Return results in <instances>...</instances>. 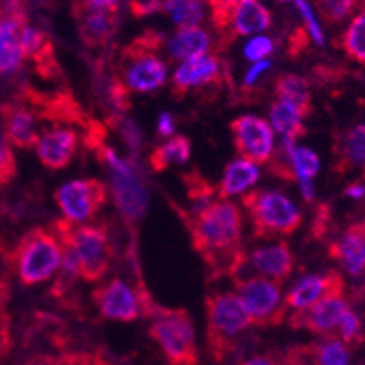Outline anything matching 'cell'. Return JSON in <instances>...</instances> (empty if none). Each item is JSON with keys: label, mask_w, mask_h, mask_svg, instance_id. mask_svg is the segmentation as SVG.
Instances as JSON below:
<instances>
[{"label": "cell", "mask_w": 365, "mask_h": 365, "mask_svg": "<svg viewBox=\"0 0 365 365\" xmlns=\"http://www.w3.org/2000/svg\"><path fill=\"white\" fill-rule=\"evenodd\" d=\"M190 234L194 250L203 257L212 278L236 276L247 263L241 247L243 217L236 203L228 200L212 201L197 212L179 210Z\"/></svg>", "instance_id": "cell-1"}, {"label": "cell", "mask_w": 365, "mask_h": 365, "mask_svg": "<svg viewBox=\"0 0 365 365\" xmlns=\"http://www.w3.org/2000/svg\"><path fill=\"white\" fill-rule=\"evenodd\" d=\"M51 232L73 256L84 282L96 283L103 279L113 259L112 241L106 225H75L68 220H55Z\"/></svg>", "instance_id": "cell-2"}, {"label": "cell", "mask_w": 365, "mask_h": 365, "mask_svg": "<svg viewBox=\"0 0 365 365\" xmlns=\"http://www.w3.org/2000/svg\"><path fill=\"white\" fill-rule=\"evenodd\" d=\"M165 38V35L155 29H146L123 48L113 73L128 88L130 93H150L165 84L166 64L159 57Z\"/></svg>", "instance_id": "cell-3"}, {"label": "cell", "mask_w": 365, "mask_h": 365, "mask_svg": "<svg viewBox=\"0 0 365 365\" xmlns=\"http://www.w3.org/2000/svg\"><path fill=\"white\" fill-rule=\"evenodd\" d=\"M63 262V245L51 228H31L9 254V263L24 287L44 283L55 276Z\"/></svg>", "instance_id": "cell-4"}, {"label": "cell", "mask_w": 365, "mask_h": 365, "mask_svg": "<svg viewBox=\"0 0 365 365\" xmlns=\"http://www.w3.org/2000/svg\"><path fill=\"white\" fill-rule=\"evenodd\" d=\"M205 311L208 351L214 360L223 361L252 322L236 292H212L205 299Z\"/></svg>", "instance_id": "cell-5"}, {"label": "cell", "mask_w": 365, "mask_h": 365, "mask_svg": "<svg viewBox=\"0 0 365 365\" xmlns=\"http://www.w3.org/2000/svg\"><path fill=\"white\" fill-rule=\"evenodd\" d=\"M241 205L249 214L252 236L257 240L291 236L303 221L299 208L278 190L256 188L241 197Z\"/></svg>", "instance_id": "cell-6"}, {"label": "cell", "mask_w": 365, "mask_h": 365, "mask_svg": "<svg viewBox=\"0 0 365 365\" xmlns=\"http://www.w3.org/2000/svg\"><path fill=\"white\" fill-rule=\"evenodd\" d=\"M148 331L170 365L200 364L194 324L188 311L158 307L155 314L152 316V325Z\"/></svg>", "instance_id": "cell-7"}, {"label": "cell", "mask_w": 365, "mask_h": 365, "mask_svg": "<svg viewBox=\"0 0 365 365\" xmlns=\"http://www.w3.org/2000/svg\"><path fill=\"white\" fill-rule=\"evenodd\" d=\"M93 154L110 170V178H112L110 190L120 214L130 223H137L145 216L146 205H148L146 187L137 174V168L132 163L120 159L115 154V150L108 145H103Z\"/></svg>", "instance_id": "cell-8"}, {"label": "cell", "mask_w": 365, "mask_h": 365, "mask_svg": "<svg viewBox=\"0 0 365 365\" xmlns=\"http://www.w3.org/2000/svg\"><path fill=\"white\" fill-rule=\"evenodd\" d=\"M236 294L240 296L252 325L257 327H274L283 324L287 316V305L282 299L278 283L270 282L263 276L234 279Z\"/></svg>", "instance_id": "cell-9"}, {"label": "cell", "mask_w": 365, "mask_h": 365, "mask_svg": "<svg viewBox=\"0 0 365 365\" xmlns=\"http://www.w3.org/2000/svg\"><path fill=\"white\" fill-rule=\"evenodd\" d=\"M108 194V187L99 179H75L57 188L53 197L64 220L84 223L96 217L97 212L106 205Z\"/></svg>", "instance_id": "cell-10"}, {"label": "cell", "mask_w": 365, "mask_h": 365, "mask_svg": "<svg viewBox=\"0 0 365 365\" xmlns=\"http://www.w3.org/2000/svg\"><path fill=\"white\" fill-rule=\"evenodd\" d=\"M232 143L240 159L267 165L274 152V130L270 123L256 115H240L230 123Z\"/></svg>", "instance_id": "cell-11"}, {"label": "cell", "mask_w": 365, "mask_h": 365, "mask_svg": "<svg viewBox=\"0 0 365 365\" xmlns=\"http://www.w3.org/2000/svg\"><path fill=\"white\" fill-rule=\"evenodd\" d=\"M21 101L35 113V117L51 120L57 126L79 125L84 128L90 123V117L83 112L77 99L66 90L57 93H42L31 86H26L21 93Z\"/></svg>", "instance_id": "cell-12"}, {"label": "cell", "mask_w": 365, "mask_h": 365, "mask_svg": "<svg viewBox=\"0 0 365 365\" xmlns=\"http://www.w3.org/2000/svg\"><path fill=\"white\" fill-rule=\"evenodd\" d=\"M227 77L225 63L217 55H201L179 64L172 77V96L175 99H185L190 91L217 90Z\"/></svg>", "instance_id": "cell-13"}, {"label": "cell", "mask_w": 365, "mask_h": 365, "mask_svg": "<svg viewBox=\"0 0 365 365\" xmlns=\"http://www.w3.org/2000/svg\"><path fill=\"white\" fill-rule=\"evenodd\" d=\"M91 299L106 319L133 322L141 316L139 294L128 283L119 278H113L112 282L97 287L96 291L91 292Z\"/></svg>", "instance_id": "cell-14"}, {"label": "cell", "mask_w": 365, "mask_h": 365, "mask_svg": "<svg viewBox=\"0 0 365 365\" xmlns=\"http://www.w3.org/2000/svg\"><path fill=\"white\" fill-rule=\"evenodd\" d=\"M345 282L338 270H329L325 274H314V276H305L299 282L294 283L291 291L285 296L287 309L302 311L307 309L319 299L331 298V296H344Z\"/></svg>", "instance_id": "cell-15"}, {"label": "cell", "mask_w": 365, "mask_h": 365, "mask_svg": "<svg viewBox=\"0 0 365 365\" xmlns=\"http://www.w3.org/2000/svg\"><path fill=\"white\" fill-rule=\"evenodd\" d=\"M347 309L344 296H331V298L319 299L311 307L296 311L289 318V325L292 329H303L319 336H332V332L338 329L341 316Z\"/></svg>", "instance_id": "cell-16"}, {"label": "cell", "mask_w": 365, "mask_h": 365, "mask_svg": "<svg viewBox=\"0 0 365 365\" xmlns=\"http://www.w3.org/2000/svg\"><path fill=\"white\" fill-rule=\"evenodd\" d=\"M37 155L42 166L48 170H64L77 155L79 148V135L68 126H55L53 130H46L38 135Z\"/></svg>", "instance_id": "cell-17"}, {"label": "cell", "mask_w": 365, "mask_h": 365, "mask_svg": "<svg viewBox=\"0 0 365 365\" xmlns=\"http://www.w3.org/2000/svg\"><path fill=\"white\" fill-rule=\"evenodd\" d=\"M2 135L11 146L35 148L38 141L35 113L22 103H4L0 106Z\"/></svg>", "instance_id": "cell-18"}, {"label": "cell", "mask_w": 365, "mask_h": 365, "mask_svg": "<svg viewBox=\"0 0 365 365\" xmlns=\"http://www.w3.org/2000/svg\"><path fill=\"white\" fill-rule=\"evenodd\" d=\"M327 254L351 276L365 272V221L349 225L336 241L329 243Z\"/></svg>", "instance_id": "cell-19"}, {"label": "cell", "mask_w": 365, "mask_h": 365, "mask_svg": "<svg viewBox=\"0 0 365 365\" xmlns=\"http://www.w3.org/2000/svg\"><path fill=\"white\" fill-rule=\"evenodd\" d=\"M247 262L252 269L262 274L263 278L278 283V285L291 278L292 270H294V254L287 241H278L276 245L256 249L247 256Z\"/></svg>", "instance_id": "cell-20"}, {"label": "cell", "mask_w": 365, "mask_h": 365, "mask_svg": "<svg viewBox=\"0 0 365 365\" xmlns=\"http://www.w3.org/2000/svg\"><path fill=\"white\" fill-rule=\"evenodd\" d=\"M75 17L79 22L81 41L91 50L106 44L113 37L117 26H119V17H117V13L112 11L75 8Z\"/></svg>", "instance_id": "cell-21"}, {"label": "cell", "mask_w": 365, "mask_h": 365, "mask_svg": "<svg viewBox=\"0 0 365 365\" xmlns=\"http://www.w3.org/2000/svg\"><path fill=\"white\" fill-rule=\"evenodd\" d=\"M356 168L365 179V123L344 132L334 145V172L347 175Z\"/></svg>", "instance_id": "cell-22"}, {"label": "cell", "mask_w": 365, "mask_h": 365, "mask_svg": "<svg viewBox=\"0 0 365 365\" xmlns=\"http://www.w3.org/2000/svg\"><path fill=\"white\" fill-rule=\"evenodd\" d=\"M272 26L269 9L259 0H240L234 8L230 29H228V44L236 37L262 34Z\"/></svg>", "instance_id": "cell-23"}, {"label": "cell", "mask_w": 365, "mask_h": 365, "mask_svg": "<svg viewBox=\"0 0 365 365\" xmlns=\"http://www.w3.org/2000/svg\"><path fill=\"white\" fill-rule=\"evenodd\" d=\"M274 96L278 97L276 101L291 106L302 119L311 115V112L314 110L311 84L307 79H303L296 73H279L274 79Z\"/></svg>", "instance_id": "cell-24"}, {"label": "cell", "mask_w": 365, "mask_h": 365, "mask_svg": "<svg viewBox=\"0 0 365 365\" xmlns=\"http://www.w3.org/2000/svg\"><path fill=\"white\" fill-rule=\"evenodd\" d=\"M210 35L201 26L178 28L172 41L168 42V57L174 63H185L190 58L207 55L210 50Z\"/></svg>", "instance_id": "cell-25"}, {"label": "cell", "mask_w": 365, "mask_h": 365, "mask_svg": "<svg viewBox=\"0 0 365 365\" xmlns=\"http://www.w3.org/2000/svg\"><path fill=\"white\" fill-rule=\"evenodd\" d=\"M28 26V21L2 17L0 15V75L17 71L22 64L21 31Z\"/></svg>", "instance_id": "cell-26"}, {"label": "cell", "mask_w": 365, "mask_h": 365, "mask_svg": "<svg viewBox=\"0 0 365 365\" xmlns=\"http://www.w3.org/2000/svg\"><path fill=\"white\" fill-rule=\"evenodd\" d=\"M257 179H259V168L254 163L245 161V159H234L225 166L223 178H221L216 192L220 200H228V197L254 187Z\"/></svg>", "instance_id": "cell-27"}, {"label": "cell", "mask_w": 365, "mask_h": 365, "mask_svg": "<svg viewBox=\"0 0 365 365\" xmlns=\"http://www.w3.org/2000/svg\"><path fill=\"white\" fill-rule=\"evenodd\" d=\"M192 154V143L188 137L185 135H172L168 137V141L163 145L155 146L148 155V163L152 172H161L168 170L170 166L185 165L190 159Z\"/></svg>", "instance_id": "cell-28"}, {"label": "cell", "mask_w": 365, "mask_h": 365, "mask_svg": "<svg viewBox=\"0 0 365 365\" xmlns=\"http://www.w3.org/2000/svg\"><path fill=\"white\" fill-rule=\"evenodd\" d=\"M299 351L309 365H349V347L334 336L318 344L302 345Z\"/></svg>", "instance_id": "cell-29"}, {"label": "cell", "mask_w": 365, "mask_h": 365, "mask_svg": "<svg viewBox=\"0 0 365 365\" xmlns=\"http://www.w3.org/2000/svg\"><path fill=\"white\" fill-rule=\"evenodd\" d=\"M270 126L287 143H296L307 133V128L303 125L302 117L291 106H287V104L279 103V101H274L272 106H270Z\"/></svg>", "instance_id": "cell-30"}, {"label": "cell", "mask_w": 365, "mask_h": 365, "mask_svg": "<svg viewBox=\"0 0 365 365\" xmlns=\"http://www.w3.org/2000/svg\"><path fill=\"white\" fill-rule=\"evenodd\" d=\"M205 4L207 0H165L163 11L170 17L178 28L200 26L205 19Z\"/></svg>", "instance_id": "cell-31"}, {"label": "cell", "mask_w": 365, "mask_h": 365, "mask_svg": "<svg viewBox=\"0 0 365 365\" xmlns=\"http://www.w3.org/2000/svg\"><path fill=\"white\" fill-rule=\"evenodd\" d=\"M338 46L347 53L349 58L365 64V11L358 13L351 21L338 41Z\"/></svg>", "instance_id": "cell-32"}, {"label": "cell", "mask_w": 365, "mask_h": 365, "mask_svg": "<svg viewBox=\"0 0 365 365\" xmlns=\"http://www.w3.org/2000/svg\"><path fill=\"white\" fill-rule=\"evenodd\" d=\"M181 179L185 182V187H187V197L190 200L192 207H194L192 212L201 210V208L212 203V197L216 195V187L203 174H200L197 170H190L185 172Z\"/></svg>", "instance_id": "cell-33"}, {"label": "cell", "mask_w": 365, "mask_h": 365, "mask_svg": "<svg viewBox=\"0 0 365 365\" xmlns=\"http://www.w3.org/2000/svg\"><path fill=\"white\" fill-rule=\"evenodd\" d=\"M294 143L282 141V145L272 152V158L269 159V172L274 178L282 179L287 182H294V165H292V154H294Z\"/></svg>", "instance_id": "cell-34"}, {"label": "cell", "mask_w": 365, "mask_h": 365, "mask_svg": "<svg viewBox=\"0 0 365 365\" xmlns=\"http://www.w3.org/2000/svg\"><path fill=\"white\" fill-rule=\"evenodd\" d=\"M240 0H207L210 8V22L221 37V48L228 46V29L232 21L234 8Z\"/></svg>", "instance_id": "cell-35"}, {"label": "cell", "mask_w": 365, "mask_h": 365, "mask_svg": "<svg viewBox=\"0 0 365 365\" xmlns=\"http://www.w3.org/2000/svg\"><path fill=\"white\" fill-rule=\"evenodd\" d=\"M338 340L344 341L347 347H360L365 341V331L361 319L351 309L345 311L338 325Z\"/></svg>", "instance_id": "cell-36"}, {"label": "cell", "mask_w": 365, "mask_h": 365, "mask_svg": "<svg viewBox=\"0 0 365 365\" xmlns=\"http://www.w3.org/2000/svg\"><path fill=\"white\" fill-rule=\"evenodd\" d=\"M324 22L334 26L344 22L353 13L356 0H316Z\"/></svg>", "instance_id": "cell-37"}, {"label": "cell", "mask_w": 365, "mask_h": 365, "mask_svg": "<svg viewBox=\"0 0 365 365\" xmlns=\"http://www.w3.org/2000/svg\"><path fill=\"white\" fill-rule=\"evenodd\" d=\"M292 165H294L296 181L298 179H312L319 170L318 155L309 148H294Z\"/></svg>", "instance_id": "cell-38"}, {"label": "cell", "mask_w": 365, "mask_h": 365, "mask_svg": "<svg viewBox=\"0 0 365 365\" xmlns=\"http://www.w3.org/2000/svg\"><path fill=\"white\" fill-rule=\"evenodd\" d=\"M17 178V159L13 155L11 145L0 132V187H8Z\"/></svg>", "instance_id": "cell-39"}, {"label": "cell", "mask_w": 365, "mask_h": 365, "mask_svg": "<svg viewBox=\"0 0 365 365\" xmlns=\"http://www.w3.org/2000/svg\"><path fill=\"white\" fill-rule=\"evenodd\" d=\"M112 128H117L120 132V137L125 139L126 146L130 148V152H132V155H137L139 152H141V146H143V137H141V132H139V128L135 126V123H132V120L125 119V117H120V119L113 120Z\"/></svg>", "instance_id": "cell-40"}, {"label": "cell", "mask_w": 365, "mask_h": 365, "mask_svg": "<svg viewBox=\"0 0 365 365\" xmlns=\"http://www.w3.org/2000/svg\"><path fill=\"white\" fill-rule=\"evenodd\" d=\"M311 34H309L307 28H296L291 35H289V44H287V53L289 57L296 58L303 53V51L307 50L309 46H311Z\"/></svg>", "instance_id": "cell-41"}, {"label": "cell", "mask_w": 365, "mask_h": 365, "mask_svg": "<svg viewBox=\"0 0 365 365\" xmlns=\"http://www.w3.org/2000/svg\"><path fill=\"white\" fill-rule=\"evenodd\" d=\"M270 53H272V41L269 37H254L245 46V57L252 63L265 61Z\"/></svg>", "instance_id": "cell-42"}, {"label": "cell", "mask_w": 365, "mask_h": 365, "mask_svg": "<svg viewBox=\"0 0 365 365\" xmlns=\"http://www.w3.org/2000/svg\"><path fill=\"white\" fill-rule=\"evenodd\" d=\"M163 4H165V0H128L130 11L137 19L148 17L152 13L163 11Z\"/></svg>", "instance_id": "cell-43"}, {"label": "cell", "mask_w": 365, "mask_h": 365, "mask_svg": "<svg viewBox=\"0 0 365 365\" xmlns=\"http://www.w3.org/2000/svg\"><path fill=\"white\" fill-rule=\"evenodd\" d=\"M294 4H296V8L302 11L305 22H307V29H309V34H311V37L314 38L318 44H324V35H322V29H319V26L316 24V19H314V15H312V9L309 8L307 2H305V0H294Z\"/></svg>", "instance_id": "cell-44"}, {"label": "cell", "mask_w": 365, "mask_h": 365, "mask_svg": "<svg viewBox=\"0 0 365 365\" xmlns=\"http://www.w3.org/2000/svg\"><path fill=\"white\" fill-rule=\"evenodd\" d=\"M11 325H9V316L4 309H0V358L6 356L11 349Z\"/></svg>", "instance_id": "cell-45"}, {"label": "cell", "mask_w": 365, "mask_h": 365, "mask_svg": "<svg viewBox=\"0 0 365 365\" xmlns=\"http://www.w3.org/2000/svg\"><path fill=\"white\" fill-rule=\"evenodd\" d=\"M329 220H331V208L325 203L319 205L318 212H316V220L312 221V236L318 237V240L324 237L329 228Z\"/></svg>", "instance_id": "cell-46"}, {"label": "cell", "mask_w": 365, "mask_h": 365, "mask_svg": "<svg viewBox=\"0 0 365 365\" xmlns=\"http://www.w3.org/2000/svg\"><path fill=\"white\" fill-rule=\"evenodd\" d=\"M75 8L117 13V9H119V0H81L79 4L75 6Z\"/></svg>", "instance_id": "cell-47"}, {"label": "cell", "mask_w": 365, "mask_h": 365, "mask_svg": "<svg viewBox=\"0 0 365 365\" xmlns=\"http://www.w3.org/2000/svg\"><path fill=\"white\" fill-rule=\"evenodd\" d=\"M174 130H175V123H174V117L170 115L168 112L161 113L158 119V133L161 137H172L174 135Z\"/></svg>", "instance_id": "cell-48"}, {"label": "cell", "mask_w": 365, "mask_h": 365, "mask_svg": "<svg viewBox=\"0 0 365 365\" xmlns=\"http://www.w3.org/2000/svg\"><path fill=\"white\" fill-rule=\"evenodd\" d=\"M269 68H270L269 61H259V63L254 64V66L250 68L245 75V86H254V84L257 83V79L262 77V73H265Z\"/></svg>", "instance_id": "cell-49"}, {"label": "cell", "mask_w": 365, "mask_h": 365, "mask_svg": "<svg viewBox=\"0 0 365 365\" xmlns=\"http://www.w3.org/2000/svg\"><path fill=\"white\" fill-rule=\"evenodd\" d=\"M282 365H309V364L307 360L303 358L299 347H294L291 349V351H287L285 356L282 358Z\"/></svg>", "instance_id": "cell-50"}, {"label": "cell", "mask_w": 365, "mask_h": 365, "mask_svg": "<svg viewBox=\"0 0 365 365\" xmlns=\"http://www.w3.org/2000/svg\"><path fill=\"white\" fill-rule=\"evenodd\" d=\"M241 365H282V360L274 354H259V356L250 358Z\"/></svg>", "instance_id": "cell-51"}, {"label": "cell", "mask_w": 365, "mask_h": 365, "mask_svg": "<svg viewBox=\"0 0 365 365\" xmlns=\"http://www.w3.org/2000/svg\"><path fill=\"white\" fill-rule=\"evenodd\" d=\"M21 365H63L61 360L50 356V354H37V356H31L29 360L22 361Z\"/></svg>", "instance_id": "cell-52"}, {"label": "cell", "mask_w": 365, "mask_h": 365, "mask_svg": "<svg viewBox=\"0 0 365 365\" xmlns=\"http://www.w3.org/2000/svg\"><path fill=\"white\" fill-rule=\"evenodd\" d=\"M299 187H302V194L303 200L311 203L314 200V185H312V179H298Z\"/></svg>", "instance_id": "cell-53"}, {"label": "cell", "mask_w": 365, "mask_h": 365, "mask_svg": "<svg viewBox=\"0 0 365 365\" xmlns=\"http://www.w3.org/2000/svg\"><path fill=\"white\" fill-rule=\"evenodd\" d=\"M345 195H349V197H364L365 195V187L364 185H351V187L345 190Z\"/></svg>", "instance_id": "cell-54"}, {"label": "cell", "mask_w": 365, "mask_h": 365, "mask_svg": "<svg viewBox=\"0 0 365 365\" xmlns=\"http://www.w3.org/2000/svg\"><path fill=\"white\" fill-rule=\"evenodd\" d=\"M0 214H2V207H0Z\"/></svg>", "instance_id": "cell-55"}, {"label": "cell", "mask_w": 365, "mask_h": 365, "mask_svg": "<svg viewBox=\"0 0 365 365\" xmlns=\"http://www.w3.org/2000/svg\"><path fill=\"white\" fill-rule=\"evenodd\" d=\"M282 2H285V0H282Z\"/></svg>", "instance_id": "cell-56"}]
</instances>
